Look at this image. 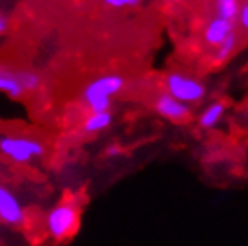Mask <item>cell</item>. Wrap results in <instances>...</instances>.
Instances as JSON below:
<instances>
[{
  "label": "cell",
  "instance_id": "obj_17",
  "mask_svg": "<svg viewBox=\"0 0 248 246\" xmlns=\"http://www.w3.org/2000/svg\"><path fill=\"white\" fill-rule=\"evenodd\" d=\"M173 2H182V0H173Z\"/></svg>",
  "mask_w": 248,
  "mask_h": 246
},
{
  "label": "cell",
  "instance_id": "obj_16",
  "mask_svg": "<svg viewBox=\"0 0 248 246\" xmlns=\"http://www.w3.org/2000/svg\"><path fill=\"white\" fill-rule=\"evenodd\" d=\"M123 153H124V149L121 148V146H110V148L106 149V154H108L110 158H117V156H121Z\"/></svg>",
  "mask_w": 248,
  "mask_h": 246
},
{
  "label": "cell",
  "instance_id": "obj_1",
  "mask_svg": "<svg viewBox=\"0 0 248 246\" xmlns=\"http://www.w3.org/2000/svg\"><path fill=\"white\" fill-rule=\"evenodd\" d=\"M126 79L119 74H105L92 79L81 90V103L90 113L93 111H108L112 108L113 99L123 92Z\"/></svg>",
  "mask_w": 248,
  "mask_h": 246
},
{
  "label": "cell",
  "instance_id": "obj_2",
  "mask_svg": "<svg viewBox=\"0 0 248 246\" xmlns=\"http://www.w3.org/2000/svg\"><path fill=\"white\" fill-rule=\"evenodd\" d=\"M164 88L166 93L187 106L200 105L207 97V86L202 81L178 70H173L164 77Z\"/></svg>",
  "mask_w": 248,
  "mask_h": 246
},
{
  "label": "cell",
  "instance_id": "obj_9",
  "mask_svg": "<svg viewBox=\"0 0 248 246\" xmlns=\"http://www.w3.org/2000/svg\"><path fill=\"white\" fill-rule=\"evenodd\" d=\"M225 111H227V106L221 101H214L209 106H205V110L200 113L198 117V124L200 128L203 129H212L216 128L217 124L223 121Z\"/></svg>",
  "mask_w": 248,
  "mask_h": 246
},
{
  "label": "cell",
  "instance_id": "obj_13",
  "mask_svg": "<svg viewBox=\"0 0 248 246\" xmlns=\"http://www.w3.org/2000/svg\"><path fill=\"white\" fill-rule=\"evenodd\" d=\"M140 2L142 0H103V4L112 9H133L140 6Z\"/></svg>",
  "mask_w": 248,
  "mask_h": 246
},
{
  "label": "cell",
  "instance_id": "obj_14",
  "mask_svg": "<svg viewBox=\"0 0 248 246\" xmlns=\"http://www.w3.org/2000/svg\"><path fill=\"white\" fill-rule=\"evenodd\" d=\"M236 24L241 25L243 31L248 29V4L247 2H243L241 7H239V13H237V16H236Z\"/></svg>",
  "mask_w": 248,
  "mask_h": 246
},
{
  "label": "cell",
  "instance_id": "obj_4",
  "mask_svg": "<svg viewBox=\"0 0 248 246\" xmlns=\"http://www.w3.org/2000/svg\"><path fill=\"white\" fill-rule=\"evenodd\" d=\"M45 225H47V234L54 241L58 243L67 241L79 228V209L70 201H62L54 209H50Z\"/></svg>",
  "mask_w": 248,
  "mask_h": 246
},
{
  "label": "cell",
  "instance_id": "obj_5",
  "mask_svg": "<svg viewBox=\"0 0 248 246\" xmlns=\"http://www.w3.org/2000/svg\"><path fill=\"white\" fill-rule=\"evenodd\" d=\"M0 154L15 164H31L40 160L45 154L44 142L24 135H2L0 137Z\"/></svg>",
  "mask_w": 248,
  "mask_h": 246
},
{
  "label": "cell",
  "instance_id": "obj_7",
  "mask_svg": "<svg viewBox=\"0 0 248 246\" xmlns=\"http://www.w3.org/2000/svg\"><path fill=\"white\" fill-rule=\"evenodd\" d=\"M155 111L160 117L168 119L171 123H186L187 119L191 117V106L184 105L180 101H176L174 97H171L169 93L162 92L155 97L153 103Z\"/></svg>",
  "mask_w": 248,
  "mask_h": 246
},
{
  "label": "cell",
  "instance_id": "obj_11",
  "mask_svg": "<svg viewBox=\"0 0 248 246\" xmlns=\"http://www.w3.org/2000/svg\"><path fill=\"white\" fill-rule=\"evenodd\" d=\"M237 47H239V38H237L236 31H234V32H230L229 36L225 38L223 42L214 49V54H212L214 63H216V65H223L225 62H229L230 56L237 50Z\"/></svg>",
  "mask_w": 248,
  "mask_h": 246
},
{
  "label": "cell",
  "instance_id": "obj_6",
  "mask_svg": "<svg viewBox=\"0 0 248 246\" xmlns=\"http://www.w3.org/2000/svg\"><path fill=\"white\" fill-rule=\"evenodd\" d=\"M0 223L9 227H20L25 223V209L16 194L0 184Z\"/></svg>",
  "mask_w": 248,
  "mask_h": 246
},
{
  "label": "cell",
  "instance_id": "obj_10",
  "mask_svg": "<svg viewBox=\"0 0 248 246\" xmlns=\"http://www.w3.org/2000/svg\"><path fill=\"white\" fill-rule=\"evenodd\" d=\"M113 123V113L112 110L108 111H93L90 113L85 123H83V131L85 133H101L106 128H110Z\"/></svg>",
  "mask_w": 248,
  "mask_h": 246
},
{
  "label": "cell",
  "instance_id": "obj_8",
  "mask_svg": "<svg viewBox=\"0 0 248 246\" xmlns=\"http://www.w3.org/2000/svg\"><path fill=\"white\" fill-rule=\"evenodd\" d=\"M234 29H236V24H234V22H229V20L214 16L212 20H209V24L205 25L203 40L211 49H216L217 45L223 42L230 32H234Z\"/></svg>",
  "mask_w": 248,
  "mask_h": 246
},
{
  "label": "cell",
  "instance_id": "obj_12",
  "mask_svg": "<svg viewBox=\"0 0 248 246\" xmlns=\"http://www.w3.org/2000/svg\"><path fill=\"white\" fill-rule=\"evenodd\" d=\"M239 7H241L239 0H216V16L236 24V16L237 13H239Z\"/></svg>",
  "mask_w": 248,
  "mask_h": 246
},
{
  "label": "cell",
  "instance_id": "obj_15",
  "mask_svg": "<svg viewBox=\"0 0 248 246\" xmlns=\"http://www.w3.org/2000/svg\"><path fill=\"white\" fill-rule=\"evenodd\" d=\"M9 25H11V22L7 18V15L0 13V36H4V34L9 31Z\"/></svg>",
  "mask_w": 248,
  "mask_h": 246
},
{
  "label": "cell",
  "instance_id": "obj_3",
  "mask_svg": "<svg viewBox=\"0 0 248 246\" xmlns=\"http://www.w3.org/2000/svg\"><path fill=\"white\" fill-rule=\"evenodd\" d=\"M42 86V77L34 70H20L0 65V92L11 99H22L27 93L36 92Z\"/></svg>",
  "mask_w": 248,
  "mask_h": 246
}]
</instances>
